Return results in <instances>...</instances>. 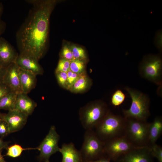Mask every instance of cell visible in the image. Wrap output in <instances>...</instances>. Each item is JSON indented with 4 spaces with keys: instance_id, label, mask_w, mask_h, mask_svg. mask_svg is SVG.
<instances>
[{
    "instance_id": "cell-12",
    "label": "cell",
    "mask_w": 162,
    "mask_h": 162,
    "mask_svg": "<svg viewBox=\"0 0 162 162\" xmlns=\"http://www.w3.org/2000/svg\"><path fill=\"white\" fill-rule=\"evenodd\" d=\"M28 116L15 109L4 114L3 119L8 124L10 133L18 131L26 124Z\"/></svg>"
},
{
    "instance_id": "cell-20",
    "label": "cell",
    "mask_w": 162,
    "mask_h": 162,
    "mask_svg": "<svg viewBox=\"0 0 162 162\" xmlns=\"http://www.w3.org/2000/svg\"><path fill=\"white\" fill-rule=\"evenodd\" d=\"M88 86V80L85 75H80L71 88L75 92H80L85 90Z\"/></svg>"
},
{
    "instance_id": "cell-4",
    "label": "cell",
    "mask_w": 162,
    "mask_h": 162,
    "mask_svg": "<svg viewBox=\"0 0 162 162\" xmlns=\"http://www.w3.org/2000/svg\"><path fill=\"white\" fill-rule=\"evenodd\" d=\"M126 119L124 136L135 147L148 146L150 123L134 119Z\"/></svg>"
},
{
    "instance_id": "cell-16",
    "label": "cell",
    "mask_w": 162,
    "mask_h": 162,
    "mask_svg": "<svg viewBox=\"0 0 162 162\" xmlns=\"http://www.w3.org/2000/svg\"><path fill=\"white\" fill-rule=\"evenodd\" d=\"M19 75L22 92L27 94L36 86L37 75L31 71L19 67Z\"/></svg>"
},
{
    "instance_id": "cell-38",
    "label": "cell",
    "mask_w": 162,
    "mask_h": 162,
    "mask_svg": "<svg viewBox=\"0 0 162 162\" xmlns=\"http://www.w3.org/2000/svg\"><path fill=\"white\" fill-rule=\"evenodd\" d=\"M4 114L0 112V120L3 119V118Z\"/></svg>"
},
{
    "instance_id": "cell-39",
    "label": "cell",
    "mask_w": 162,
    "mask_h": 162,
    "mask_svg": "<svg viewBox=\"0 0 162 162\" xmlns=\"http://www.w3.org/2000/svg\"><path fill=\"white\" fill-rule=\"evenodd\" d=\"M49 162H50V161H49Z\"/></svg>"
},
{
    "instance_id": "cell-13",
    "label": "cell",
    "mask_w": 162,
    "mask_h": 162,
    "mask_svg": "<svg viewBox=\"0 0 162 162\" xmlns=\"http://www.w3.org/2000/svg\"><path fill=\"white\" fill-rule=\"evenodd\" d=\"M15 63L20 68L31 71L37 75L43 74V69L38 60L31 56L20 53Z\"/></svg>"
},
{
    "instance_id": "cell-2",
    "label": "cell",
    "mask_w": 162,
    "mask_h": 162,
    "mask_svg": "<svg viewBox=\"0 0 162 162\" xmlns=\"http://www.w3.org/2000/svg\"><path fill=\"white\" fill-rule=\"evenodd\" d=\"M126 118L108 112L96 126V135L104 142L112 138L124 136Z\"/></svg>"
},
{
    "instance_id": "cell-10",
    "label": "cell",
    "mask_w": 162,
    "mask_h": 162,
    "mask_svg": "<svg viewBox=\"0 0 162 162\" xmlns=\"http://www.w3.org/2000/svg\"><path fill=\"white\" fill-rule=\"evenodd\" d=\"M150 147H136L120 157L116 162H154Z\"/></svg>"
},
{
    "instance_id": "cell-17",
    "label": "cell",
    "mask_w": 162,
    "mask_h": 162,
    "mask_svg": "<svg viewBox=\"0 0 162 162\" xmlns=\"http://www.w3.org/2000/svg\"><path fill=\"white\" fill-rule=\"evenodd\" d=\"M37 106V103L23 93L17 94L15 109L28 116Z\"/></svg>"
},
{
    "instance_id": "cell-32",
    "label": "cell",
    "mask_w": 162,
    "mask_h": 162,
    "mask_svg": "<svg viewBox=\"0 0 162 162\" xmlns=\"http://www.w3.org/2000/svg\"><path fill=\"white\" fill-rule=\"evenodd\" d=\"M7 68L0 63V83H2V82L3 80L5 73Z\"/></svg>"
},
{
    "instance_id": "cell-24",
    "label": "cell",
    "mask_w": 162,
    "mask_h": 162,
    "mask_svg": "<svg viewBox=\"0 0 162 162\" xmlns=\"http://www.w3.org/2000/svg\"><path fill=\"white\" fill-rule=\"evenodd\" d=\"M153 158H156L158 162H162V148L156 143L149 147Z\"/></svg>"
},
{
    "instance_id": "cell-34",
    "label": "cell",
    "mask_w": 162,
    "mask_h": 162,
    "mask_svg": "<svg viewBox=\"0 0 162 162\" xmlns=\"http://www.w3.org/2000/svg\"><path fill=\"white\" fill-rule=\"evenodd\" d=\"M8 147V142H4L0 138V150L6 148Z\"/></svg>"
},
{
    "instance_id": "cell-30",
    "label": "cell",
    "mask_w": 162,
    "mask_h": 162,
    "mask_svg": "<svg viewBox=\"0 0 162 162\" xmlns=\"http://www.w3.org/2000/svg\"><path fill=\"white\" fill-rule=\"evenodd\" d=\"M10 133L7 123L3 119L0 120V136L3 137Z\"/></svg>"
},
{
    "instance_id": "cell-11",
    "label": "cell",
    "mask_w": 162,
    "mask_h": 162,
    "mask_svg": "<svg viewBox=\"0 0 162 162\" xmlns=\"http://www.w3.org/2000/svg\"><path fill=\"white\" fill-rule=\"evenodd\" d=\"M19 67L16 64H11L7 68L2 83L8 86L11 92L17 94L23 93L19 75Z\"/></svg>"
},
{
    "instance_id": "cell-27",
    "label": "cell",
    "mask_w": 162,
    "mask_h": 162,
    "mask_svg": "<svg viewBox=\"0 0 162 162\" xmlns=\"http://www.w3.org/2000/svg\"><path fill=\"white\" fill-rule=\"evenodd\" d=\"M61 55L62 58L70 61L74 59L73 56L71 47L68 45H65L62 49Z\"/></svg>"
},
{
    "instance_id": "cell-19",
    "label": "cell",
    "mask_w": 162,
    "mask_h": 162,
    "mask_svg": "<svg viewBox=\"0 0 162 162\" xmlns=\"http://www.w3.org/2000/svg\"><path fill=\"white\" fill-rule=\"evenodd\" d=\"M17 94L11 92L0 99V109L10 110L15 109Z\"/></svg>"
},
{
    "instance_id": "cell-15",
    "label": "cell",
    "mask_w": 162,
    "mask_h": 162,
    "mask_svg": "<svg viewBox=\"0 0 162 162\" xmlns=\"http://www.w3.org/2000/svg\"><path fill=\"white\" fill-rule=\"evenodd\" d=\"M62 155L61 162H83L80 152L75 148L72 142L64 143L59 150Z\"/></svg>"
},
{
    "instance_id": "cell-14",
    "label": "cell",
    "mask_w": 162,
    "mask_h": 162,
    "mask_svg": "<svg viewBox=\"0 0 162 162\" xmlns=\"http://www.w3.org/2000/svg\"><path fill=\"white\" fill-rule=\"evenodd\" d=\"M18 55L12 46L4 38L0 37V63L7 68L15 63Z\"/></svg>"
},
{
    "instance_id": "cell-21",
    "label": "cell",
    "mask_w": 162,
    "mask_h": 162,
    "mask_svg": "<svg viewBox=\"0 0 162 162\" xmlns=\"http://www.w3.org/2000/svg\"><path fill=\"white\" fill-rule=\"evenodd\" d=\"M33 149H36V148H24L19 145L15 144L8 147L7 148V152L6 155L15 158L20 156L23 151Z\"/></svg>"
},
{
    "instance_id": "cell-9",
    "label": "cell",
    "mask_w": 162,
    "mask_h": 162,
    "mask_svg": "<svg viewBox=\"0 0 162 162\" xmlns=\"http://www.w3.org/2000/svg\"><path fill=\"white\" fill-rule=\"evenodd\" d=\"M59 135L56 132L54 125L51 126L49 132L36 149L40 151L38 159L40 162H49L50 156L59 152L60 148L58 146Z\"/></svg>"
},
{
    "instance_id": "cell-36",
    "label": "cell",
    "mask_w": 162,
    "mask_h": 162,
    "mask_svg": "<svg viewBox=\"0 0 162 162\" xmlns=\"http://www.w3.org/2000/svg\"><path fill=\"white\" fill-rule=\"evenodd\" d=\"M0 162H6L2 154V150H0Z\"/></svg>"
},
{
    "instance_id": "cell-37",
    "label": "cell",
    "mask_w": 162,
    "mask_h": 162,
    "mask_svg": "<svg viewBox=\"0 0 162 162\" xmlns=\"http://www.w3.org/2000/svg\"><path fill=\"white\" fill-rule=\"evenodd\" d=\"M3 11V6L2 4L0 2V18L2 15Z\"/></svg>"
},
{
    "instance_id": "cell-33",
    "label": "cell",
    "mask_w": 162,
    "mask_h": 162,
    "mask_svg": "<svg viewBox=\"0 0 162 162\" xmlns=\"http://www.w3.org/2000/svg\"><path fill=\"white\" fill-rule=\"evenodd\" d=\"M83 162H112L105 156L103 157L94 160H85Z\"/></svg>"
},
{
    "instance_id": "cell-35",
    "label": "cell",
    "mask_w": 162,
    "mask_h": 162,
    "mask_svg": "<svg viewBox=\"0 0 162 162\" xmlns=\"http://www.w3.org/2000/svg\"><path fill=\"white\" fill-rule=\"evenodd\" d=\"M5 28V23L0 20V36L4 32Z\"/></svg>"
},
{
    "instance_id": "cell-25",
    "label": "cell",
    "mask_w": 162,
    "mask_h": 162,
    "mask_svg": "<svg viewBox=\"0 0 162 162\" xmlns=\"http://www.w3.org/2000/svg\"><path fill=\"white\" fill-rule=\"evenodd\" d=\"M70 47L74 59L82 60L86 58L85 51L82 48L75 45Z\"/></svg>"
},
{
    "instance_id": "cell-31",
    "label": "cell",
    "mask_w": 162,
    "mask_h": 162,
    "mask_svg": "<svg viewBox=\"0 0 162 162\" xmlns=\"http://www.w3.org/2000/svg\"><path fill=\"white\" fill-rule=\"evenodd\" d=\"M11 92L10 88L6 85L2 83H0V99Z\"/></svg>"
},
{
    "instance_id": "cell-3",
    "label": "cell",
    "mask_w": 162,
    "mask_h": 162,
    "mask_svg": "<svg viewBox=\"0 0 162 162\" xmlns=\"http://www.w3.org/2000/svg\"><path fill=\"white\" fill-rule=\"evenodd\" d=\"M125 89L129 94L131 103L129 108L123 110L124 117L137 120L147 121L150 115L149 99L145 94L131 88Z\"/></svg>"
},
{
    "instance_id": "cell-6",
    "label": "cell",
    "mask_w": 162,
    "mask_h": 162,
    "mask_svg": "<svg viewBox=\"0 0 162 162\" xmlns=\"http://www.w3.org/2000/svg\"><path fill=\"white\" fill-rule=\"evenodd\" d=\"M161 59L158 55H150L144 57L139 66L141 76L158 85L162 83Z\"/></svg>"
},
{
    "instance_id": "cell-29",
    "label": "cell",
    "mask_w": 162,
    "mask_h": 162,
    "mask_svg": "<svg viewBox=\"0 0 162 162\" xmlns=\"http://www.w3.org/2000/svg\"><path fill=\"white\" fill-rule=\"evenodd\" d=\"M56 73L57 80L59 85L63 87L67 86V73L60 72Z\"/></svg>"
},
{
    "instance_id": "cell-7",
    "label": "cell",
    "mask_w": 162,
    "mask_h": 162,
    "mask_svg": "<svg viewBox=\"0 0 162 162\" xmlns=\"http://www.w3.org/2000/svg\"><path fill=\"white\" fill-rule=\"evenodd\" d=\"M109 111L106 105L98 102L92 104L82 109L80 120L86 130L95 128Z\"/></svg>"
},
{
    "instance_id": "cell-18",
    "label": "cell",
    "mask_w": 162,
    "mask_h": 162,
    "mask_svg": "<svg viewBox=\"0 0 162 162\" xmlns=\"http://www.w3.org/2000/svg\"><path fill=\"white\" fill-rule=\"evenodd\" d=\"M162 133V118L160 116H157L153 122L150 123L148 146L149 147L155 144Z\"/></svg>"
},
{
    "instance_id": "cell-1",
    "label": "cell",
    "mask_w": 162,
    "mask_h": 162,
    "mask_svg": "<svg viewBox=\"0 0 162 162\" xmlns=\"http://www.w3.org/2000/svg\"><path fill=\"white\" fill-rule=\"evenodd\" d=\"M33 7L17 34L20 53L32 56L38 61L46 47L50 14L56 1L29 0Z\"/></svg>"
},
{
    "instance_id": "cell-8",
    "label": "cell",
    "mask_w": 162,
    "mask_h": 162,
    "mask_svg": "<svg viewBox=\"0 0 162 162\" xmlns=\"http://www.w3.org/2000/svg\"><path fill=\"white\" fill-rule=\"evenodd\" d=\"M135 147L124 136L116 137L104 142L105 156L116 162L121 156Z\"/></svg>"
},
{
    "instance_id": "cell-22",
    "label": "cell",
    "mask_w": 162,
    "mask_h": 162,
    "mask_svg": "<svg viewBox=\"0 0 162 162\" xmlns=\"http://www.w3.org/2000/svg\"><path fill=\"white\" fill-rule=\"evenodd\" d=\"M85 67L84 62L82 60L74 59L70 61V70L79 74L83 71Z\"/></svg>"
},
{
    "instance_id": "cell-23",
    "label": "cell",
    "mask_w": 162,
    "mask_h": 162,
    "mask_svg": "<svg viewBox=\"0 0 162 162\" xmlns=\"http://www.w3.org/2000/svg\"><path fill=\"white\" fill-rule=\"evenodd\" d=\"M125 95L123 92L120 89H117L113 94L111 98V103L115 106L121 104L124 101Z\"/></svg>"
},
{
    "instance_id": "cell-28",
    "label": "cell",
    "mask_w": 162,
    "mask_h": 162,
    "mask_svg": "<svg viewBox=\"0 0 162 162\" xmlns=\"http://www.w3.org/2000/svg\"><path fill=\"white\" fill-rule=\"evenodd\" d=\"M67 86L68 88H71L80 75L69 70L67 72Z\"/></svg>"
},
{
    "instance_id": "cell-5",
    "label": "cell",
    "mask_w": 162,
    "mask_h": 162,
    "mask_svg": "<svg viewBox=\"0 0 162 162\" xmlns=\"http://www.w3.org/2000/svg\"><path fill=\"white\" fill-rule=\"evenodd\" d=\"M104 142L101 140L93 129L86 130L80 152L83 161L94 160L105 156Z\"/></svg>"
},
{
    "instance_id": "cell-26",
    "label": "cell",
    "mask_w": 162,
    "mask_h": 162,
    "mask_svg": "<svg viewBox=\"0 0 162 162\" xmlns=\"http://www.w3.org/2000/svg\"><path fill=\"white\" fill-rule=\"evenodd\" d=\"M70 61L64 58H62L59 61L56 73L63 72H67L70 70Z\"/></svg>"
}]
</instances>
